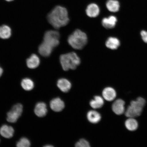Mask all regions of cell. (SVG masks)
Listing matches in <instances>:
<instances>
[{"label": "cell", "mask_w": 147, "mask_h": 147, "mask_svg": "<svg viewBox=\"0 0 147 147\" xmlns=\"http://www.w3.org/2000/svg\"><path fill=\"white\" fill-rule=\"evenodd\" d=\"M57 86L62 91L64 92H67L71 89V84L70 82L67 79L62 78L58 80Z\"/></svg>", "instance_id": "e0dca14e"}, {"label": "cell", "mask_w": 147, "mask_h": 147, "mask_svg": "<svg viewBox=\"0 0 147 147\" xmlns=\"http://www.w3.org/2000/svg\"><path fill=\"white\" fill-rule=\"evenodd\" d=\"M23 110V107L22 104H18L15 105L7 113V121L11 123L16 122L21 115Z\"/></svg>", "instance_id": "8992f818"}, {"label": "cell", "mask_w": 147, "mask_h": 147, "mask_svg": "<svg viewBox=\"0 0 147 147\" xmlns=\"http://www.w3.org/2000/svg\"><path fill=\"white\" fill-rule=\"evenodd\" d=\"M30 142L26 138L23 137L16 143V146L18 147H29L30 146Z\"/></svg>", "instance_id": "cb8c5ba5"}, {"label": "cell", "mask_w": 147, "mask_h": 147, "mask_svg": "<svg viewBox=\"0 0 147 147\" xmlns=\"http://www.w3.org/2000/svg\"><path fill=\"white\" fill-rule=\"evenodd\" d=\"M60 61L62 68L65 71L76 69L80 63V57L73 52L61 55Z\"/></svg>", "instance_id": "3957f363"}, {"label": "cell", "mask_w": 147, "mask_h": 147, "mask_svg": "<svg viewBox=\"0 0 147 147\" xmlns=\"http://www.w3.org/2000/svg\"><path fill=\"white\" fill-rule=\"evenodd\" d=\"M146 104V99L141 96L138 97L135 100H132L125 110V116L127 118H134L140 117Z\"/></svg>", "instance_id": "7a4b0ae2"}, {"label": "cell", "mask_w": 147, "mask_h": 147, "mask_svg": "<svg viewBox=\"0 0 147 147\" xmlns=\"http://www.w3.org/2000/svg\"><path fill=\"white\" fill-rule=\"evenodd\" d=\"M106 6L110 11L116 12L119 11L120 5L117 0H108L106 3Z\"/></svg>", "instance_id": "ac0fdd59"}, {"label": "cell", "mask_w": 147, "mask_h": 147, "mask_svg": "<svg viewBox=\"0 0 147 147\" xmlns=\"http://www.w3.org/2000/svg\"><path fill=\"white\" fill-rule=\"evenodd\" d=\"M88 41L87 35L82 31L77 29L70 35L68 42L73 49H81L83 48Z\"/></svg>", "instance_id": "277c9868"}, {"label": "cell", "mask_w": 147, "mask_h": 147, "mask_svg": "<svg viewBox=\"0 0 147 147\" xmlns=\"http://www.w3.org/2000/svg\"><path fill=\"white\" fill-rule=\"evenodd\" d=\"M124 125L126 129L130 131H136L139 127L138 122L134 118H128L125 121Z\"/></svg>", "instance_id": "7c38bea8"}, {"label": "cell", "mask_w": 147, "mask_h": 147, "mask_svg": "<svg viewBox=\"0 0 147 147\" xmlns=\"http://www.w3.org/2000/svg\"><path fill=\"white\" fill-rule=\"evenodd\" d=\"M3 71L2 68L0 67V77L3 74Z\"/></svg>", "instance_id": "4316f807"}, {"label": "cell", "mask_w": 147, "mask_h": 147, "mask_svg": "<svg viewBox=\"0 0 147 147\" xmlns=\"http://www.w3.org/2000/svg\"><path fill=\"white\" fill-rule=\"evenodd\" d=\"M106 45L108 48L114 50L118 48L120 45V42L117 38L111 37L107 40Z\"/></svg>", "instance_id": "44dd1931"}, {"label": "cell", "mask_w": 147, "mask_h": 147, "mask_svg": "<svg viewBox=\"0 0 147 147\" xmlns=\"http://www.w3.org/2000/svg\"><path fill=\"white\" fill-rule=\"evenodd\" d=\"M14 129L12 127L7 125H3L0 128V134L6 138H10L13 136Z\"/></svg>", "instance_id": "4fadbf2b"}, {"label": "cell", "mask_w": 147, "mask_h": 147, "mask_svg": "<svg viewBox=\"0 0 147 147\" xmlns=\"http://www.w3.org/2000/svg\"><path fill=\"white\" fill-rule=\"evenodd\" d=\"M76 147H89L90 146L89 143L84 139H80L75 144Z\"/></svg>", "instance_id": "d4e9b609"}, {"label": "cell", "mask_w": 147, "mask_h": 147, "mask_svg": "<svg viewBox=\"0 0 147 147\" xmlns=\"http://www.w3.org/2000/svg\"><path fill=\"white\" fill-rule=\"evenodd\" d=\"M88 120L92 123H97L101 119V115L98 112L94 110L89 111L87 114Z\"/></svg>", "instance_id": "d6986e66"}, {"label": "cell", "mask_w": 147, "mask_h": 147, "mask_svg": "<svg viewBox=\"0 0 147 147\" xmlns=\"http://www.w3.org/2000/svg\"><path fill=\"white\" fill-rule=\"evenodd\" d=\"M53 146H51V145H48V146H45V147H53Z\"/></svg>", "instance_id": "83f0119b"}, {"label": "cell", "mask_w": 147, "mask_h": 147, "mask_svg": "<svg viewBox=\"0 0 147 147\" xmlns=\"http://www.w3.org/2000/svg\"><path fill=\"white\" fill-rule=\"evenodd\" d=\"M5 1H13V0H5Z\"/></svg>", "instance_id": "f1b7e54d"}, {"label": "cell", "mask_w": 147, "mask_h": 147, "mask_svg": "<svg viewBox=\"0 0 147 147\" xmlns=\"http://www.w3.org/2000/svg\"><path fill=\"white\" fill-rule=\"evenodd\" d=\"M11 35L10 28L6 25L0 26V38L3 39H8Z\"/></svg>", "instance_id": "7402d4cb"}, {"label": "cell", "mask_w": 147, "mask_h": 147, "mask_svg": "<svg viewBox=\"0 0 147 147\" xmlns=\"http://www.w3.org/2000/svg\"><path fill=\"white\" fill-rule=\"evenodd\" d=\"M102 95L104 98L108 102H111L115 100L117 96V93L113 88L106 87L102 92Z\"/></svg>", "instance_id": "ba28073f"}, {"label": "cell", "mask_w": 147, "mask_h": 147, "mask_svg": "<svg viewBox=\"0 0 147 147\" xmlns=\"http://www.w3.org/2000/svg\"><path fill=\"white\" fill-rule=\"evenodd\" d=\"M103 98L100 96H95L93 100L90 102V105L93 109H99L102 108L104 105Z\"/></svg>", "instance_id": "ffe728a7"}, {"label": "cell", "mask_w": 147, "mask_h": 147, "mask_svg": "<svg viewBox=\"0 0 147 147\" xmlns=\"http://www.w3.org/2000/svg\"><path fill=\"white\" fill-rule=\"evenodd\" d=\"M126 103L122 99L118 98L114 101L112 106L113 112L117 115H122L125 111Z\"/></svg>", "instance_id": "52a82bcc"}, {"label": "cell", "mask_w": 147, "mask_h": 147, "mask_svg": "<svg viewBox=\"0 0 147 147\" xmlns=\"http://www.w3.org/2000/svg\"><path fill=\"white\" fill-rule=\"evenodd\" d=\"M27 67L31 69L37 67L40 63V59L37 55L32 54L26 60Z\"/></svg>", "instance_id": "5bb4252c"}, {"label": "cell", "mask_w": 147, "mask_h": 147, "mask_svg": "<svg viewBox=\"0 0 147 147\" xmlns=\"http://www.w3.org/2000/svg\"><path fill=\"white\" fill-rule=\"evenodd\" d=\"M51 109L55 112H60L64 109L65 105L63 101L59 98L53 99L50 102Z\"/></svg>", "instance_id": "9c48e42d"}, {"label": "cell", "mask_w": 147, "mask_h": 147, "mask_svg": "<svg viewBox=\"0 0 147 147\" xmlns=\"http://www.w3.org/2000/svg\"><path fill=\"white\" fill-rule=\"evenodd\" d=\"M59 39L60 34L59 32L56 31L49 30L45 33L43 42L54 48L59 45Z\"/></svg>", "instance_id": "5b68a950"}, {"label": "cell", "mask_w": 147, "mask_h": 147, "mask_svg": "<svg viewBox=\"0 0 147 147\" xmlns=\"http://www.w3.org/2000/svg\"><path fill=\"white\" fill-rule=\"evenodd\" d=\"M117 22L115 16H111L108 18H104L102 21V24L106 29H112L114 27Z\"/></svg>", "instance_id": "9a60e30c"}, {"label": "cell", "mask_w": 147, "mask_h": 147, "mask_svg": "<svg viewBox=\"0 0 147 147\" xmlns=\"http://www.w3.org/2000/svg\"><path fill=\"white\" fill-rule=\"evenodd\" d=\"M141 35L143 41L147 43V32L144 30L141 31Z\"/></svg>", "instance_id": "484cf974"}, {"label": "cell", "mask_w": 147, "mask_h": 147, "mask_svg": "<svg viewBox=\"0 0 147 147\" xmlns=\"http://www.w3.org/2000/svg\"><path fill=\"white\" fill-rule=\"evenodd\" d=\"M100 10L98 6L95 3H91L87 7L86 13L87 15L90 18H95L100 13Z\"/></svg>", "instance_id": "8fae6325"}, {"label": "cell", "mask_w": 147, "mask_h": 147, "mask_svg": "<svg viewBox=\"0 0 147 147\" xmlns=\"http://www.w3.org/2000/svg\"><path fill=\"white\" fill-rule=\"evenodd\" d=\"M47 20L55 28L58 29L65 26L69 21L67 11L64 7L57 6L49 13Z\"/></svg>", "instance_id": "6da1fadb"}, {"label": "cell", "mask_w": 147, "mask_h": 147, "mask_svg": "<svg viewBox=\"0 0 147 147\" xmlns=\"http://www.w3.org/2000/svg\"><path fill=\"white\" fill-rule=\"evenodd\" d=\"M47 106L45 103L39 102L36 104L34 112L38 117H43L47 115Z\"/></svg>", "instance_id": "30bf717a"}, {"label": "cell", "mask_w": 147, "mask_h": 147, "mask_svg": "<svg viewBox=\"0 0 147 147\" xmlns=\"http://www.w3.org/2000/svg\"><path fill=\"white\" fill-rule=\"evenodd\" d=\"M21 86L24 90L26 91H30L34 87V84L33 81L29 78L23 79L21 82Z\"/></svg>", "instance_id": "603a6c76"}, {"label": "cell", "mask_w": 147, "mask_h": 147, "mask_svg": "<svg viewBox=\"0 0 147 147\" xmlns=\"http://www.w3.org/2000/svg\"><path fill=\"white\" fill-rule=\"evenodd\" d=\"M53 49L52 47L43 42L38 47V51L42 56L47 57L50 56Z\"/></svg>", "instance_id": "2e32d148"}]
</instances>
